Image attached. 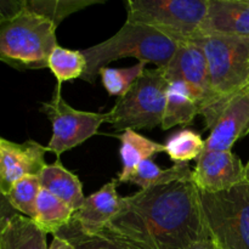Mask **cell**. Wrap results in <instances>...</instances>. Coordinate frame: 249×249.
<instances>
[{"label":"cell","mask_w":249,"mask_h":249,"mask_svg":"<svg viewBox=\"0 0 249 249\" xmlns=\"http://www.w3.org/2000/svg\"><path fill=\"white\" fill-rule=\"evenodd\" d=\"M105 232L129 249H187L211 238L192 177L123 197Z\"/></svg>","instance_id":"obj_1"},{"label":"cell","mask_w":249,"mask_h":249,"mask_svg":"<svg viewBox=\"0 0 249 249\" xmlns=\"http://www.w3.org/2000/svg\"><path fill=\"white\" fill-rule=\"evenodd\" d=\"M177 49V41L156 29L145 24L125 21L111 38L80 50L87 61V68L82 79L95 83L100 71L119 58H138L139 62L153 63L158 68H165Z\"/></svg>","instance_id":"obj_2"},{"label":"cell","mask_w":249,"mask_h":249,"mask_svg":"<svg viewBox=\"0 0 249 249\" xmlns=\"http://www.w3.org/2000/svg\"><path fill=\"white\" fill-rule=\"evenodd\" d=\"M57 27L24 7L0 23V61L18 71L43 70L58 45Z\"/></svg>","instance_id":"obj_3"},{"label":"cell","mask_w":249,"mask_h":249,"mask_svg":"<svg viewBox=\"0 0 249 249\" xmlns=\"http://www.w3.org/2000/svg\"><path fill=\"white\" fill-rule=\"evenodd\" d=\"M169 79L164 68L145 70L131 89L117 100L107 123L117 131L152 130L162 125Z\"/></svg>","instance_id":"obj_4"},{"label":"cell","mask_w":249,"mask_h":249,"mask_svg":"<svg viewBox=\"0 0 249 249\" xmlns=\"http://www.w3.org/2000/svg\"><path fill=\"white\" fill-rule=\"evenodd\" d=\"M199 199L209 236L219 249H249V181L216 194L199 191Z\"/></svg>","instance_id":"obj_5"},{"label":"cell","mask_w":249,"mask_h":249,"mask_svg":"<svg viewBox=\"0 0 249 249\" xmlns=\"http://www.w3.org/2000/svg\"><path fill=\"white\" fill-rule=\"evenodd\" d=\"M128 22L145 24L179 43L201 34L208 0H128Z\"/></svg>","instance_id":"obj_6"},{"label":"cell","mask_w":249,"mask_h":249,"mask_svg":"<svg viewBox=\"0 0 249 249\" xmlns=\"http://www.w3.org/2000/svg\"><path fill=\"white\" fill-rule=\"evenodd\" d=\"M192 41L206 55L211 87L218 102L249 84V38L204 34Z\"/></svg>","instance_id":"obj_7"},{"label":"cell","mask_w":249,"mask_h":249,"mask_svg":"<svg viewBox=\"0 0 249 249\" xmlns=\"http://www.w3.org/2000/svg\"><path fill=\"white\" fill-rule=\"evenodd\" d=\"M40 111L48 117L53 125V135L46 148L48 152L57 156V160L63 152L82 145L96 135L100 125L108 119L107 113L73 108L63 100L61 84L56 85L53 99L41 104Z\"/></svg>","instance_id":"obj_8"},{"label":"cell","mask_w":249,"mask_h":249,"mask_svg":"<svg viewBox=\"0 0 249 249\" xmlns=\"http://www.w3.org/2000/svg\"><path fill=\"white\" fill-rule=\"evenodd\" d=\"M211 133L204 151H232L233 145L249 134V92L243 89L219 101L203 116Z\"/></svg>","instance_id":"obj_9"},{"label":"cell","mask_w":249,"mask_h":249,"mask_svg":"<svg viewBox=\"0 0 249 249\" xmlns=\"http://www.w3.org/2000/svg\"><path fill=\"white\" fill-rule=\"evenodd\" d=\"M164 71L168 79L182 82L198 99L201 116L218 104L211 87L206 55L197 43L184 41L178 44L177 51Z\"/></svg>","instance_id":"obj_10"},{"label":"cell","mask_w":249,"mask_h":249,"mask_svg":"<svg viewBox=\"0 0 249 249\" xmlns=\"http://www.w3.org/2000/svg\"><path fill=\"white\" fill-rule=\"evenodd\" d=\"M245 180V164L232 151H203L192 170L194 184L207 194L225 191Z\"/></svg>","instance_id":"obj_11"},{"label":"cell","mask_w":249,"mask_h":249,"mask_svg":"<svg viewBox=\"0 0 249 249\" xmlns=\"http://www.w3.org/2000/svg\"><path fill=\"white\" fill-rule=\"evenodd\" d=\"M46 152V146L34 140L18 143L0 136V194L6 196L18 180L40 174Z\"/></svg>","instance_id":"obj_12"},{"label":"cell","mask_w":249,"mask_h":249,"mask_svg":"<svg viewBox=\"0 0 249 249\" xmlns=\"http://www.w3.org/2000/svg\"><path fill=\"white\" fill-rule=\"evenodd\" d=\"M118 180H111L99 191L85 197L82 207L74 212L73 220L88 235L102 232L121 212L123 197L117 191Z\"/></svg>","instance_id":"obj_13"},{"label":"cell","mask_w":249,"mask_h":249,"mask_svg":"<svg viewBox=\"0 0 249 249\" xmlns=\"http://www.w3.org/2000/svg\"><path fill=\"white\" fill-rule=\"evenodd\" d=\"M249 38V0H208L201 34Z\"/></svg>","instance_id":"obj_14"},{"label":"cell","mask_w":249,"mask_h":249,"mask_svg":"<svg viewBox=\"0 0 249 249\" xmlns=\"http://www.w3.org/2000/svg\"><path fill=\"white\" fill-rule=\"evenodd\" d=\"M39 180L41 189L65 202L74 212L82 207L85 199L82 181L74 173L66 169L60 160L46 164L39 174Z\"/></svg>","instance_id":"obj_15"},{"label":"cell","mask_w":249,"mask_h":249,"mask_svg":"<svg viewBox=\"0 0 249 249\" xmlns=\"http://www.w3.org/2000/svg\"><path fill=\"white\" fill-rule=\"evenodd\" d=\"M114 136L121 141L119 155L122 160V170L118 175V182H129L141 162L151 160L158 153L164 152L163 143L150 140L135 130L129 129Z\"/></svg>","instance_id":"obj_16"},{"label":"cell","mask_w":249,"mask_h":249,"mask_svg":"<svg viewBox=\"0 0 249 249\" xmlns=\"http://www.w3.org/2000/svg\"><path fill=\"white\" fill-rule=\"evenodd\" d=\"M201 112L198 99L180 80H169L167 104L163 116L162 129L169 130L178 125H190Z\"/></svg>","instance_id":"obj_17"},{"label":"cell","mask_w":249,"mask_h":249,"mask_svg":"<svg viewBox=\"0 0 249 249\" xmlns=\"http://www.w3.org/2000/svg\"><path fill=\"white\" fill-rule=\"evenodd\" d=\"M74 211L50 192L41 189L36 199L34 224L43 232L55 236L58 231L70 225Z\"/></svg>","instance_id":"obj_18"},{"label":"cell","mask_w":249,"mask_h":249,"mask_svg":"<svg viewBox=\"0 0 249 249\" xmlns=\"http://www.w3.org/2000/svg\"><path fill=\"white\" fill-rule=\"evenodd\" d=\"M0 249H49L46 233L33 220L17 214L2 231Z\"/></svg>","instance_id":"obj_19"},{"label":"cell","mask_w":249,"mask_h":249,"mask_svg":"<svg viewBox=\"0 0 249 249\" xmlns=\"http://www.w3.org/2000/svg\"><path fill=\"white\" fill-rule=\"evenodd\" d=\"M189 177H192V169L187 163H177L172 168L160 169L151 158L143 160L138 165L129 182L135 184L136 186L140 187V190H146L173 180Z\"/></svg>","instance_id":"obj_20"},{"label":"cell","mask_w":249,"mask_h":249,"mask_svg":"<svg viewBox=\"0 0 249 249\" xmlns=\"http://www.w3.org/2000/svg\"><path fill=\"white\" fill-rule=\"evenodd\" d=\"M163 146L164 152L177 164L197 160L206 148V140L195 130L181 129L172 134Z\"/></svg>","instance_id":"obj_21"},{"label":"cell","mask_w":249,"mask_h":249,"mask_svg":"<svg viewBox=\"0 0 249 249\" xmlns=\"http://www.w3.org/2000/svg\"><path fill=\"white\" fill-rule=\"evenodd\" d=\"M48 68L57 79V84L80 78L87 68V61L82 51L71 50L57 45L49 57Z\"/></svg>","instance_id":"obj_22"},{"label":"cell","mask_w":249,"mask_h":249,"mask_svg":"<svg viewBox=\"0 0 249 249\" xmlns=\"http://www.w3.org/2000/svg\"><path fill=\"white\" fill-rule=\"evenodd\" d=\"M41 190L39 175H29L18 180L7 192L6 198L15 211L21 215L34 220L39 192Z\"/></svg>","instance_id":"obj_23"},{"label":"cell","mask_w":249,"mask_h":249,"mask_svg":"<svg viewBox=\"0 0 249 249\" xmlns=\"http://www.w3.org/2000/svg\"><path fill=\"white\" fill-rule=\"evenodd\" d=\"M100 0H26V7L45 18L50 19L56 27L61 22L79 10L91 5L101 4Z\"/></svg>","instance_id":"obj_24"},{"label":"cell","mask_w":249,"mask_h":249,"mask_svg":"<svg viewBox=\"0 0 249 249\" xmlns=\"http://www.w3.org/2000/svg\"><path fill=\"white\" fill-rule=\"evenodd\" d=\"M145 62H138L136 65L126 68H111L104 67L100 71L99 75L106 91L112 96L118 99L123 97L131 89L136 80L145 72Z\"/></svg>","instance_id":"obj_25"},{"label":"cell","mask_w":249,"mask_h":249,"mask_svg":"<svg viewBox=\"0 0 249 249\" xmlns=\"http://www.w3.org/2000/svg\"><path fill=\"white\" fill-rule=\"evenodd\" d=\"M55 236L65 238L74 249H129L117 240L107 235L105 231L95 235L83 232L74 220L68 226L58 231Z\"/></svg>","instance_id":"obj_26"},{"label":"cell","mask_w":249,"mask_h":249,"mask_svg":"<svg viewBox=\"0 0 249 249\" xmlns=\"http://www.w3.org/2000/svg\"><path fill=\"white\" fill-rule=\"evenodd\" d=\"M26 7V0H0V23L16 16Z\"/></svg>","instance_id":"obj_27"},{"label":"cell","mask_w":249,"mask_h":249,"mask_svg":"<svg viewBox=\"0 0 249 249\" xmlns=\"http://www.w3.org/2000/svg\"><path fill=\"white\" fill-rule=\"evenodd\" d=\"M17 212L15 211L14 207L10 204V202L7 201L6 196H4L2 194H0V238H1L2 231L5 230V228L7 226V224L10 223L14 216L17 215Z\"/></svg>","instance_id":"obj_28"},{"label":"cell","mask_w":249,"mask_h":249,"mask_svg":"<svg viewBox=\"0 0 249 249\" xmlns=\"http://www.w3.org/2000/svg\"><path fill=\"white\" fill-rule=\"evenodd\" d=\"M49 249H74L72 247L68 241H66L65 238L60 237V236H53V242L49 246Z\"/></svg>","instance_id":"obj_29"},{"label":"cell","mask_w":249,"mask_h":249,"mask_svg":"<svg viewBox=\"0 0 249 249\" xmlns=\"http://www.w3.org/2000/svg\"><path fill=\"white\" fill-rule=\"evenodd\" d=\"M187 249H219V247L215 245V242L212 238H208V240L195 243V245H192L191 247H189Z\"/></svg>","instance_id":"obj_30"},{"label":"cell","mask_w":249,"mask_h":249,"mask_svg":"<svg viewBox=\"0 0 249 249\" xmlns=\"http://www.w3.org/2000/svg\"><path fill=\"white\" fill-rule=\"evenodd\" d=\"M245 170H246V180L249 181V160L247 164L245 165Z\"/></svg>","instance_id":"obj_31"},{"label":"cell","mask_w":249,"mask_h":249,"mask_svg":"<svg viewBox=\"0 0 249 249\" xmlns=\"http://www.w3.org/2000/svg\"><path fill=\"white\" fill-rule=\"evenodd\" d=\"M246 89H247V90H248V92H249V84L247 85V87H246Z\"/></svg>","instance_id":"obj_32"}]
</instances>
